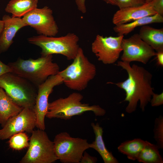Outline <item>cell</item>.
<instances>
[{
  "instance_id": "7402d4cb",
  "label": "cell",
  "mask_w": 163,
  "mask_h": 163,
  "mask_svg": "<svg viewBox=\"0 0 163 163\" xmlns=\"http://www.w3.org/2000/svg\"><path fill=\"white\" fill-rule=\"evenodd\" d=\"M156 145L146 141V144L139 155L137 160L143 163H163V159Z\"/></svg>"
},
{
  "instance_id": "5b68a950",
  "label": "cell",
  "mask_w": 163,
  "mask_h": 163,
  "mask_svg": "<svg viewBox=\"0 0 163 163\" xmlns=\"http://www.w3.org/2000/svg\"><path fill=\"white\" fill-rule=\"evenodd\" d=\"M27 40L40 48L41 56L59 54L69 60L75 58L80 48L79 38L73 33L57 37L40 35L28 38Z\"/></svg>"
},
{
  "instance_id": "4fadbf2b",
  "label": "cell",
  "mask_w": 163,
  "mask_h": 163,
  "mask_svg": "<svg viewBox=\"0 0 163 163\" xmlns=\"http://www.w3.org/2000/svg\"><path fill=\"white\" fill-rule=\"evenodd\" d=\"M36 118L33 109L26 107L9 119L0 129V140L9 139L13 135L26 132L31 133L36 127Z\"/></svg>"
},
{
  "instance_id": "6da1fadb",
  "label": "cell",
  "mask_w": 163,
  "mask_h": 163,
  "mask_svg": "<svg viewBox=\"0 0 163 163\" xmlns=\"http://www.w3.org/2000/svg\"><path fill=\"white\" fill-rule=\"evenodd\" d=\"M117 65L126 70L128 78L125 81L116 83H112L123 89L126 93L124 101L128 102L126 108V112L131 113L136 110L137 104L142 111L150 102L154 93L152 86V74L144 67L135 64L119 61Z\"/></svg>"
},
{
  "instance_id": "f1b7e54d",
  "label": "cell",
  "mask_w": 163,
  "mask_h": 163,
  "mask_svg": "<svg viewBox=\"0 0 163 163\" xmlns=\"http://www.w3.org/2000/svg\"><path fill=\"white\" fill-rule=\"evenodd\" d=\"M86 0H75L78 9L83 14L85 13L87 9L85 4Z\"/></svg>"
},
{
  "instance_id": "9a60e30c",
  "label": "cell",
  "mask_w": 163,
  "mask_h": 163,
  "mask_svg": "<svg viewBox=\"0 0 163 163\" xmlns=\"http://www.w3.org/2000/svg\"><path fill=\"white\" fill-rule=\"evenodd\" d=\"M2 20L4 26L0 36V54L7 51L13 42V39L17 32L27 25L22 18L5 14Z\"/></svg>"
},
{
  "instance_id": "603a6c76",
  "label": "cell",
  "mask_w": 163,
  "mask_h": 163,
  "mask_svg": "<svg viewBox=\"0 0 163 163\" xmlns=\"http://www.w3.org/2000/svg\"><path fill=\"white\" fill-rule=\"evenodd\" d=\"M29 139L26 133H20L12 136L8 141L9 146L16 150H21L28 147L29 145Z\"/></svg>"
},
{
  "instance_id": "2e32d148",
  "label": "cell",
  "mask_w": 163,
  "mask_h": 163,
  "mask_svg": "<svg viewBox=\"0 0 163 163\" xmlns=\"http://www.w3.org/2000/svg\"><path fill=\"white\" fill-rule=\"evenodd\" d=\"M91 126L95 135L94 140L89 143L90 148L97 151L102 158L104 163H118L117 160L113 156L111 152L107 149L103 138V128L98 123H92Z\"/></svg>"
},
{
  "instance_id": "cb8c5ba5",
  "label": "cell",
  "mask_w": 163,
  "mask_h": 163,
  "mask_svg": "<svg viewBox=\"0 0 163 163\" xmlns=\"http://www.w3.org/2000/svg\"><path fill=\"white\" fill-rule=\"evenodd\" d=\"M154 138L159 149L163 148V117L161 115L155 120L153 129Z\"/></svg>"
},
{
  "instance_id": "8fae6325",
  "label": "cell",
  "mask_w": 163,
  "mask_h": 163,
  "mask_svg": "<svg viewBox=\"0 0 163 163\" xmlns=\"http://www.w3.org/2000/svg\"><path fill=\"white\" fill-rule=\"evenodd\" d=\"M123 54L121 61L130 63L133 61L146 64L155 55V51L140 37L139 34H135L122 41Z\"/></svg>"
},
{
  "instance_id": "30bf717a",
  "label": "cell",
  "mask_w": 163,
  "mask_h": 163,
  "mask_svg": "<svg viewBox=\"0 0 163 163\" xmlns=\"http://www.w3.org/2000/svg\"><path fill=\"white\" fill-rule=\"evenodd\" d=\"M22 19L27 26L34 28L40 35L55 36L58 33L59 28L54 19L53 11L47 6L35 8Z\"/></svg>"
},
{
  "instance_id": "484cf974",
  "label": "cell",
  "mask_w": 163,
  "mask_h": 163,
  "mask_svg": "<svg viewBox=\"0 0 163 163\" xmlns=\"http://www.w3.org/2000/svg\"><path fill=\"white\" fill-rule=\"evenodd\" d=\"M150 102L152 107H157L163 104V93L160 94L154 93L152 96Z\"/></svg>"
},
{
  "instance_id": "e0dca14e",
  "label": "cell",
  "mask_w": 163,
  "mask_h": 163,
  "mask_svg": "<svg viewBox=\"0 0 163 163\" xmlns=\"http://www.w3.org/2000/svg\"><path fill=\"white\" fill-rule=\"evenodd\" d=\"M138 34L156 52L163 51V28H156L146 25L141 27Z\"/></svg>"
},
{
  "instance_id": "836d02e7",
  "label": "cell",
  "mask_w": 163,
  "mask_h": 163,
  "mask_svg": "<svg viewBox=\"0 0 163 163\" xmlns=\"http://www.w3.org/2000/svg\"><path fill=\"white\" fill-rule=\"evenodd\" d=\"M153 0H145L146 3H149L152 2Z\"/></svg>"
},
{
  "instance_id": "9c48e42d",
  "label": "cell",
  "mask_w": 163,
  "mask_h": 163,
  "mask_svg": "<svg viewBox=\"0 0 163 163\" xmlns=\"http://www.w3.org/2000/svg\"><path fill=\"white\" fill-rule=\"evenodd\" d=\"M123 38V35L104 37L97 35L91 44V51L97 60L103 64L114 63L122 51V41Z\"/></svg>"
},
{
  "instance_id": "5bb4252c",
  "label": "cell",
  "mask_w": 163,
  "mask_h": 163,
  "mask_svg": "<svg viewBox=\"0 0 163 163\" xmlns=\"http://www.w3.org/2000/svg\"><path fill=\"white\" fill-rule=\"evenodd\" d=\"M156 14L151 3H145L139 6L119 9L114 14L112 22L117 25Z\"/></svg>"
},
{
  "instance_id": "52a82bcc",
  "label": "cell",
  "mask_w": 163,
  "mask_h": 163,
  "mask_svg": "<svg viewBox=\"0 0 163 163\" xmlns=\"http://www.w3.org/2000/svg\"><path fill=\"white\" fill-rule=\"evenodd\" d=\"M27 150L20 163H53L58 160L53 141L44 130H34L31 133Z\"/></svg>"
},
{
  "instance_id": "7c38bea8",
  "label": "cell",
  "mask_w": 163,
  "mask_h": 163,
  "mask_svg": "<svg viewBox=\"0 0 163 163\" xmlns=\"http://www.w3.org/2000/svg\"><path fill=\"white\" fill-rule=\"evenodd\" d=\"M63 83L58 74L49 77L38 87L37 94L33 110L36 118V127L45 130V118L48 111L49 97L56 86Z\"/></svg>"
},
{
  "instance_id": "44dd1931",
  "label": "cell",
  "mask_w": 163,
  "mask_h": 163,
  "mask_svg": "<svg viewBox=\"0 0 163 163\" xmlns=\"http://www.w3.org/2000/svg\"><path fill=\"white\" fill-rule=\"evenodd\" d=\"M146 143V141L136 138L122 143L117 149L119 152L126 155L128 159L135 161L137 160L139 155Z\"/></svg>"
},
{
  "instance_id": "d6a6232c",
  "label": "cell",
  "mask_w": 163,
  "mask_h": 163,
  "mask_svg": "<svg viewBox=\"0 0 163 163\" xmlns=\"http://www.w3.org/2000/svg\"><path fill=\"white\" fill-rule=\"evenodd\" d=\"M4 26V22L0 20V36L2 32Z\"/></svg>"
},
{
  "instance_id": "277c9868",
  "label": "cell",
  "mask_w": 163,
  "mask_h": 163,
  "mask_svg": "<svg viewBox=\"0 0 163 163\" xmlns=\"http://www.w3.org/2000/svg\"><path fill=\"white\" fill-rule=\"evenodd\" d=\"M72 63L58 74L69 89L78 91L85 89L96 75L95 65L91 62L80 47Z\"/></svg>"
},
{
  "instance_id": "ffe728a7",
  "label": "cell",
  "mask_w": 163,
  "mask_h": 163,
  "mask_svg": "<svg viewBox=\"0 0 163 163\" xmlns=\"http://www.w3.org/2000/svg\"><path fill=\"white\" fill-rule=\"evenodd\" d=\"M38 0H11L7 4L5 11L12 17L21 18L37 8Z\"/></svg>"
},
{
  "instance_id": "4316f807",
  "label": "cell",
  "mask_w": 163,
  "mask_h": 163,
  "mask_svg": "<svg viewBox=\"0 0 163 163\" xmlns=\"http://www.w3.org/2000/svg\"><path fill=\"white\" fill-rule=\"evenodd\" d=\"M149 3L157 14L163 16V0H153Z\"/></svg>"
},
{
  "instance_id": "d6986e66",
  "label": "cell",
  "mask_w": 163,
  "mask_h": 163,
  "mask_svg": "<svg viewBox=\"0 0 163 163\" xmlns=\"http://www.w3.org/2000/svg\"><path fill=\"white\" fill-rule=\"evenodd\" d=\"M163 22V16L156 14L154 15L142 18L129 23L115 25L113 29L118 35L124 36L129 34L137 27Z\"/></svg>"
},
{
  "instance_id": "ac0fdd59",
  "label": "cell",
  "mask_w": 163,
  "mask_h": 163,
  "mask_svg": "<svg viewBox=\"0 0 163 163\" xmlns=\"http://www.w3.org/2000/svg\"><path fill=\"white\" fill-rule=\"evenodd\" d=\"M23 108L15 103L0 88V124L3 127L8 120L18 114Z\"/></svg>"
},
{
  "instance_id": "d4e9b609",
  "label": "cell",
  "mask_w": 163,
  "mask_h": 163,
  "mask_svg": "<svg viewBox=\"0 0 163 163\" xmlns=\"http://www.w3.org/2000/svg\"><path fill=\"white\" fill-rule=\"evenodd\" d=\"M116 6L119 9L139 6L146 3L145 0H116Z\"/></svg>"
},
{
  "instance_id": "3957f363",
  "label": "cell",
  "mask_w": 163,
  "mask_h": 163,
  "mask_svg": "<svg viewBox=\"0 0 163 163\" xmlns=\"http://www.w3.org/2000/svg\"><path fill=\"white\" fill-rule=\"evenodd\" d=\"M83 98L81 94L73 92L66 97L60 98L49 103L46 117L67 120L88 111L93 112L96 116H103L105 114L106 110L99 105L82 103Z\"/></svg>"
},
{
  "instance_id": "7a4b0ae2",
  "label": "cell",
  "mask_w": 163,
  "mask_h": 163,
  "mask_svg": "<svg viewBox=\"0 0 163 163\" xmlns=\"http://www.w3.org/2000/svg\"><path fill=\"white\" fill-rule=\"evenodd\" d=\"M8 65L11 72L25 78L37 88L49 77L59 71V65L53 62V55L41 56L36 59L19 58Z\"/></svg>"
},
{
  "instance_id": "1f68e13d",
  "label": "cell",
  "mask_w": 163,
  "mask_h": 163,
  "mask_svg": "<svg viewBox=\"0 0 163 163\" xmlns=\"http://www.w3.org/2000/svg\"><path fill=\"white\" fill-rule=\"evenodd\" d=\"M107 4L116 6V0H102Z\"/></svg>"
},
{
  "instance_id": "8992f818",
  "label": "cell",
  "mask_w": 163,
  "mask_h": 163,
  "mask_svg": "<svg viewBox=\"0 0 163 163\" xmlns=\"http://www.w3.org/2000/svg\"><path fill=\"white\" fill-rule=\"evenodd\" d=\"M35 87L28 80L11 72L0 77V88L23 108L34 109L37 91Z\"/></svg>"
},
{
  "instance_id": "4dcf8cb0",
  "label": "cell",
  "mask_w": 163,
  "mask_h": 163,
  "mask_svg": "<svg viewBox=\"0 0 163 163\" xmlns=\"http://www.w3.org/2000/svg\"><path fill=\"white\" fill-rule=\"evenodd\" d=\"M158 65L163 67V51L156 52L155 56Z\"/></svg>"
},
{
  "instance_id": "ba28073f",
  "label": "cell",
  "mask_w": 163,
  "mask_h": 163,
  "mask_svg": "<svg viewBox=\"0 0 163 163\" xmlns=\"http://www.w3.org/2000/svg\"><path fill=\"white\" fill-rule=\"evenodd\" d=\"M53 142L56 157L62 163H80L84 152L90 148L87 139L72 137L65 132L57 134Z\"/></svg>"
},
{
  "instance_id": "f546056e",
  "label": "cell",
  "mask_w": 163,
  "mask_h": 163,
  "mask_svg": "<svg viewBox=\"0 0 163 163\" xmlns=\"http://www.w3.org/2000/svg\"><path fill=\"white\" fill-rule=\"evenodd\" d=\"M11 72L12 70L10 67L0 60V77L5 74Z\"/></svg>"
},
{
  "instance_id": "83f0119b",
  "label": "cell",
  "mask_w": 163,
  "mask_h": 163,
  "mask_svg": "<svg viewBox=\"0 0 163 163\" xmlns=\"http://www.w3.org/2000/svg\"><path fill=\"white\" fill-rule=\"evenodd\" d=\"M97 161V157L91 156L85 151L82 157L80 163H95Z\"/></svg>"
}]
</instances>
